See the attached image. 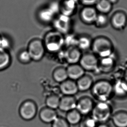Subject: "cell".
Listing matches in <instances>:
<instances>
[{"label":"cell","instance_id":"23","mask_svg":"<svg viewBox=\"0 0 127 127\" xmlns=\"http://www.w3.org/2000/svg\"><path fill=\"white\" fill-rule=\"evenodd\" d=\"M76 1L74 0H66L62 7L63 14L69 16L74 11L76 7Z\"/></svg>","mask_w":127,"mask_h":127},{"label":"cell","instance_id":"1","mask_svg":"<svg viewBox=\"0 0 127 127\" xmlns=\"http://www.w3.org/2000/svg\"><path fill=\"white\" fill-rule=\"evenodd\" d=\"M113 112L112 105L108 101H98L94 105L91 116L98 124L108 123Z\"/></svg>","mask_w":127,"mask_h":127},{"label":"cell","instance_id":"22","mask_svg":"<svg viewBox=\"0 0 127 127\" xmlns=\"http://www.w3.org/2000/svg\"><path fill=\"white\" fill-rule=\"evenodd\" d=\"M113 92L117 96L120 97L127 95V88L125 81L117 82L113 87Z\"/></svg>","mask_w":127,"mask_h":127},{"label":"cell","instance_id":"34","mask_svg":"<svg viewBox=\"0 0 127 127\" xmlns=\"http://www.w3.org/2000/svg\"><path fill=\"white\" fill-rule=\"evenodd\" d=\"M49 8L53 12L54 14H55L57 12H58L60 10V7L57 2H53L50 4Z\"/></svg>","mask_w":127,"mask_h":127},{"label":"cell","instance_id":"35","mask_svg":"<svg viewBox=\"0 0 127 127\" xmlns=\"http://www.w3.org/2000/svg\"><path fill=\"white\" fill-rule=\"evenodd\" d=\"M81 2L85 5H93L97 3L99 0H80Z\"/></svg>","mask_w":127,"mask_h":127},{"label":"cell","instance_id":"11","mask_svg":"<svg viewBox=\"0 0 127 127\" xmlns=\"http://www.w3.org/2000/svg\"><path fill=\"white\" fill-rule=\"evenodd\" d=\"M77 101L73 96L64 95L60 98L59 109L62 112L67 113L76 109Z\"/></svg>","mask_w":127,"mask_h":127},{"label":"cell","instance_id":"37","mask_svg":"<svg viewBox=\"0 0 127 127\" xmlns=\"http://www.w3.org/2000/svg\"><path fill=\"white\" fill-rule=\"evenodd\" d=\"M118 0H108V1L110 2L111 3H116L118 1Z\"/></svg>","mask_w":127,"mask_h":127},{"label":"cell","instance_id":"19","mask_svg":"<svg viewBox=\"0 0 127 127\" xmlns=\"http://www.w3.org/2000/svg\"><path fill=\"white\" fill-rule=\"evenodd\" d=\"M65 119L70 126H76L81 122L83 115L75 109L67 112Z\"/></svg>","mask_w":127,"mask_h":127},{"label":"cell","instance_id":"17","mask_svg":"<svg viewBox=\"0 0 127 127\" xmlns=\"http://www.w3.org/2000/svg\"><path fill=\"white\" fill-rule=\"evenodd\" d=\"M97 15L96 10L90 7H86L81 13V18L83 21L88 24L94 23Z\"/></svg>","mask_w":127,"mask_h":127},{"label":"cell","instance_id":"28","mask_svg":"<svg viewBox=\"0 0 127 127\" xmlns=\"http://www.w3.org/2000/svg\"><path fill=\"white\" fill-rule=\"evenodd\" d=\"M98 123L90 116H86L79 124V127H97Z\"/></svg>","mask_w":127,"mask_h":127},{"label":"cell","instance_id":"12","mask_svg":"<svg viewBox=\"0 0 127 127\" xmlns=\"http://www.w3.org/2000/svg\"><path fill=\"white\" fill-rule=\"evenodd\" d=\"M60 90L64 95L67 96H74L79 91L76 83L68 79L60 83Z\"/></svg>","mask_w":127,"mask_h":127},{"label":"cell","instance_id":"36","mask_svg":"<svg viewBox=\"0 0 127 127\" xmlns=\"http://www.w3.org/2000/svg\"><path fill=\"white\" fill-rule=\"evenodd\" d=\"M97 127H111V126L108 123H105L98 124Z\"/></svg>","mask_w":127,"mask_h":127},{"label":"cell","instance_id":"32","mask_svg":"<svg viewBox=\"0 0 127 127\" xmlns=\"http://www.w3.org/2000/svg\"><path fill=\"white\" fill-rule=\"evenodd\" d=\"M19 59L21 62L24 64L28 63L32 60L28 50H24L21 52L19 54Z\"/></svg>","mask_w":127,"mask_h":127},{"label":"cell","instance_id":"26","mask_svg":"<svg viewBox=\"0 0 127 127\" xmlns=\"http://www.w3.org/2000/svg\"><path fill=\"white\" fill-rule=\"evenodd\" d=\"M92 44L91 39L87 36H81L78 39L77 45L79 50H88L92 46Z\"/></svg>","mask_w":127,"mask_h":127},{"label":"cell","instance_id":"6","mask_svg":"<svg viewBox=\"0 0 127 127\" xmlns=\"http://www.w3.org/2000/svg\"><path fill=\"white\" fill-rule=\"evenodd\" d=\"M45 50L43 42L38 39L31 40L28 46V51L31 59L35 61H39L43 58Z\"/></svg>","mask_w":127,"mask_h":127},{"label":"cell","instance_id":"13","mask_svg":"<svg viewBox=\"0 0 127 127\" xmlns=\"http://www.w3.org/2000/svg\"><path fill=\"white\" fill-rule=\"evenodd\" d=\"M39 116L42 122L45 124H52L58 117L56 110L47 107L43 108L40 110Z\"/></svg>","mask_w":127,"mask_h":127},{"label":"cell","instance_id":"9","mask_svg":"<svg viewBox=\"0 0 127 127\" xmlns=\"http://www.w3.org/2000/svg\"><path fill=\"white\" fill-rule=\"evenodd\" d=\"M54 26L59 33H65L69 31L70 27V20L69 16L62 14L56 19Z\"/></svg>","mask_w":127,"mask_h":127},{"label":"cell","instance_id":"3","mask_svg":"<svg viewBox=\"0 0 127 127\" xmlns=\"http://www.w3.org/2000/svg\"><path fill=\"white\" fill-rule=\"evenodd\" d=\"M92 88L93 95L98 101H108L113 92V86L106 80L98 81Z\"/></svg>","mask_w":127,"mask_h":127},{"label":"cell","instance_id":"4","mask_svg":"<svg viewBox=\"0 0 127 127\" xmlns=\"http://www.w3.org/2000/svg\"><path fill=\"white\" fill-rule=\"evenodd\" d=\"M64 42V39L61 33L56 31L48 33L43 43L45 49L50 52H56L60 49Z\"/></svg>","mask_w":127,"mask_h":127},{"label":"cell","instance_id":"25","mask_svg":"<svg viewBox=\"0 0 127 127\" xmlns=\"http://www.w3.org/2000/svg\"><path fill=\"white\" fill-rule=\"evenodd\" d=\"M96 8L101 14H106L111 10L112 3L108 0H99L96 3Z\"/></svg>","mask_w":127,"mask_h":127},{"label":"cell","instance_id":"24","mask_svg":"<svg viewBox=\"0 0 127 127\" xmlns=\"http://www.w3.org/2000/svg\"><path fill=\"white\" fill-rule=\"evenodd\" d=\"M55 14L49 7L43 9L39 13V17L43 22H50L53 19Z\"/></svg>","mask_w":127,"mask_h":127},{"label":"cell","instance_id":"29","mask_svg":"<svg viewBox=\"0 0 127 127\" xmlns=\"http://www.w3.org/2000/svg\"><path fill=\"white\" fill-rule=\"evenodd\" d=\"M114 61L113 59L110 57H106L101 58V60L100 63V65L102 69L104 70H109L113 66Z\"/></svg>","mask_w":127,"mask_h":127},{"label":"cell","instance_id":"18","mask_svg":"<svg viewBox=\"0 0 127 127\" xmlns=\"http://www.w3.org/2000/svg\"><path fill=\"white\" fill-rule=\"evenodd\" d=\"M76 84L79 91L82 92L87 91L93 86V79L90 76L84 75L77 80Z\"/></svg>","mask_w":127,"mask_h":127},{"label":"cell","instance_id":"15","mask_svg":"<svg viewBox=\"0 0 127 127\" xmlns=\"http://www.w3.org/2000/svg\"><path fill=\"white\" fill-rule=\"evenodd\" d=\"M68 78L72 80H77L84 75L85 70L77 64H70L66 69Z\"/></svg>","mask_w":127,"mask_h":127},{"label":"cell","instance_id":"14","mask_svg":"<svg viewBox=\"0 0 127 127\" xmlns=\"http://www.w3.org/2000/svg\"><path fill=\"white\" fill-rule=\"evenodd\" d=\"M111 24L114 28L118 30H123L127 24V17L123 12H119L114 14L111 19Z\"/></svg>","mask_w":127,"mask_h":127},{"label":"cell","instance_id":"38","mask_svg":"<svg viewBox=\"0 0 127 127\" xmlns=\"http://www.w3.org/2000/svg\"><path fill=\"white\" fill-rule=\"evenodd\" d=\"M125 82H126V85L127 88V79H126V80H125Z\"/></svg>","mask_w":127,"mask_h":127},{"label":"cell","instance_id":"30","mask_svg":"<svg viewBox=\"0 0 127 127\" xmlns=\"http://www.w3.org/2000/svg\"><path fill=\"white\" fill-rule=\"evenodd\" d=\"M108 22V19L105 14H101L97 15L95 23L98 27H103Z\"/></svg>","mask_w":127,"mask_h":127},{"label":"cell","instance_id":"16","mask_svg":"<svg viewBox=\"0 0 127 127\" xmlns=\"http://www.w3.org/2000/svg\"><path fill=\"white\" fill-rule=\"evenodd\" d=\"M82 56L81 52L79 48L71 47L65 52V57L68 63L70 64H74L79 62Z\"/></svg>","mask_w":127,"mask_h":127},{"label":"cell","instance_id":"31","mask_svg":"<svg viewBox=\"0 0 127 127\" xmlns=\"http://www.w3.org/2000/svg\"><path fill=\"white\" fill-rule=\"evenodd\" d=\"M65 118L58 117L51 124V127H70Z\"/></svg>","mask_w":127,"mask_h":127},{"label":"cell","instance_id":"7","mask_svg":"<svg viewBox=\"0 0 127 127\" xmlns=\"http://www.w3.org/2000/svg\"><path fill=\"white\" fill-rule=\"evenodd\" d=\"M79 63V65L85 70H95L99 65L97 57L92 53H86L82 55Z\"/></svg>","mask_w":127,"mask_h":127},{"label":"cell","instance_id":"8","mask_svg":"<svg viewBox=\"0 0 127 127\" xmlns=\"http://www.w3.org/2000/svg\"><path fill=\"white\" fill-rule=\"evenodd\" d=\"M94 103L91 98L84 97L77 101L76 109L83 116L91 114L94 106Z\"/></svg>","mask_w":127,"mask_h":127},{"label":"cell","instance_id":"5","mask_svg":"<svg viewBox=\"0 0 127 127\" xmlns=\"http://www.w3.org/2000/svg\"><path fill=\"white\" fill-rule=\"evenodd\" d=\"M37 107L34 101L28 100L23 102L20 107L19 113L24 120L31 121L35 118L37 113Z\"/></svg>","mask_w":127,"mask_h":127},{"label":"cell","instance_id":"33","mask_svg":"<svg viewBox=\"0 0 127 127\" xmlns=\"http://www.w3.org/2000/svg\"><path fill=\"white\" fill-rule=\"evenodd\" d=\"M10 46V43L8 39L3 36H0V50L7 51Z\"/></svg>","mask_w":127,"mask_h":127},{"label":"cell","instance_id":"21","mask_svg":"<svg viewBox=\"0 0 127 127\" xmlns=\"http://www.w3.org/2000/svg\"><path fill=\"white\" fill-rule=\"evenodd\" d=\"M60 98L56 95H52L46 98L45 101L46 107L51 108L54 110H56L59 108Z\"/></svg>","mask_w":127,"mask_h":127},{"label":"cell","instance_id":"27","mask_svg":"<svg viewBox=\"0 0 127 127\" xmlns=\"http://www.w3.org/2000/svg\"><path fill=\"white\" fill-rule=\"evenodd\" d=\"M10 57L7 51L0 50V70L4 69L10 63Z\"/></svg>","mask_w":127,"mask_h":127},{"label":"cell","instance_id":"10","mask_svg":"<svg viewBox=\"0 0 127 127\" xmlns=\"http://www.w3.org/2000/svg\"><path fill=\"white\" fill-rule=\"evenodd\" d=\"M111 120L115 127H127V110L120 109L112 114Z\"/></svg>","mask_w":127,"mask_h":127},{"label":"cell","instance_id":"20","mask_svg":"<svg viewBox=\"0 0 127 127\" xmlns=\"http://www.w3.org/2000/svg\"><path fill=\"white\" fill-rule=\"evenodd\" d=\"M53 79L57 83H62L68 78L66 69L63 67H58L53 71Z\"/></svg>","mask_w":127,"mask_h":127},{"label":"cell","instance_id":"2","mask_svg":"<svg viewBox=\"0 0 127 127\" xmlns=\"http://www.w3.org/2000/svg\"><path fill=\"white\" fill-rule=\"evenodd\" d=\"M91 47L93 52L101 58L111 56L113 50L111 41L103 36L95 38L92 42Z\"/></svg>","mask_w":127,"mask_h":127}]
</instances>
